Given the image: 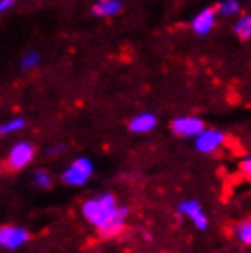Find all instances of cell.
<instances>
[{
	"instance_id": "1",
	"label": "cell",
	"mask_w": 251,
	"mask_h": 253,
	"mask_svg": "<svg viewBox=\"0 0 251 253\" xmlns=\"http://www.w3.org/2000/svg\"><path fill=\"white\" fill-rule=\"evenodd\" d=\"M83 216L94 226L103 239H112L125 228L128 209L125 206H118L116 196L110 193L90 198L83 204Z\"/></svg>"
},
{
	"instance_id": "2",
	"label": "cell",
	"mask_w": 251,
	"mask_h": 253,
	"mask_svg": "<svg viewBox=\"0 0 251 253\" xmlns=\"http://www.w3.org/2000/svg\"><path fill=\"white\" fill-rule=\"evenodd\" d=\"M170 130L178 138L196 139L206 130V123L198 116H178V118L170 121Z\"/></svg>"
},
{
	"instance_id": "3",
	"label": "cell",
	"mask_w": 251,
	"mask_h": 253,
	"mask_svg": "<svg viewBox=\"0 0 251 253\" xmlns=\"http://www.w3.org/2000/svg\"><path fill=\"white\" fill-rule=\"evenodd\" d=\"M94 172V165L88 158H77L76 162H72L70 167L63 172V182L66 185L77 187V185H84L90 180Z\"/></svg>"
},
{
	"instance_id": "4",
	"label": "cell",
	"mask_w": 251,
	"mask_h": 253,
	"mask_svg": "<svg viewBox=\"0 0 251 253\" xmlns=\"http://www.w3.org/2000/svg\"><path fill=\"white\" fill-rule=\"evenodd\" d=\"M227 141V136L218 128H206L204 132L195 139L196 151L202 154H214L224 149Z\"/></svg>"
},
{
	"instance_id": "5",
	"label": "cell",
	"mask_w": 251,
	"mask_h": 253,
	"mask_svg": "<svg viewBox=\"0 0 251 253\" xmlns=\"http://www.w3.org/2000/svg\"><path fill=\"white\" fill-rule=\"evenodd\" d=\"M178 213L182 216H185L189 222H193V226L196 229H208L209 226V218L206 215V211L202 209L200 202H196V200H183V202L178 204Z\"/></svg>"
},
{
	"instance_id": "6",
	"label": "cell",
	"mask_w": 251,
	"mask_h": 253,
	"mask_svg": "<svg viewBox=\"0 0 251 253\" xmlns=\"http://www.w3.org/2000/svg\"><path fill=\"white\" fill-rule=\"evenodd\" d=\"M35 156V149L30 141H19L17 145L9 151V156H7V167L9 169H22L30 164Z\"/></svg>"
},
{
	"instance_id": "7",
	"label": "cell",
	"mask_w": 251,
	"mask_h": 253,
	"mask_svg": "<svg viewBox=\"0 0 251 253\" xmlns=\"http://www.w3.org/2000/svg\"><path fill=\"white\" fill-rule=\"evenodd\" d=\"M216 19H218V13H216V7H204L196 13L193 20H191V30L196 33V35H208L211 33L214 26H216Z\"/></svg>"
},
{
	"instance_id": "8",
	"label": "cell",
	"mask_w": 251,
	"mask_h": 253,
	"mask_svg": "<svg viewBox=\"0 0 251 253\" xmlns=\"http://www.w3.org/2000/svg\"><path fill=\"white\" fill-rule=\"evenodd\" d=\"M30 239V233L24 228L17 226H4L0 228V246L6 250H17Z\"/></svg>"
},
{
	"instance_id": "9",
	"label": "cell",
	"mask_w": 251,
	"mask_h": 253,
	"mask_svg": "<svg viewBox=\"0 0 251 253\" xmlns=\"http://www.w3.org/2000/svg\"><path fill=\"white\" fill-rule=\"evenodd\" d=\"M158 125V118L152 112H141L136 118H132L128 123V128L136 134H147L154 130V126Z\"/></svg>"
},
{
	"instance_id": "10",
	"label": "cell",
	"mask_w": 251,
	"mask_h": 253,
	"mask_svg": "<svg viewBox=\"0 0 251 253\" xmlns=\"http://www.w3.org/2000/svg\"><path fill=\"white\" fill-rule=\"evenodd\" d=\"M121 9H123V2L120 0H101L92 6V13L97 17H114L121 13Z\"/></svg>"
},
{
	"instance_id": "11",
	"label": "cell",
	"mask_w": 251,
	"mask_h": 253,
	"mask_svg": "<svg viewBox=\"0 0 251 253\" xmlns=\"http://www.w3.org/2000/svg\"><path fill=\"white\" fill-rule=\"evenodd\" d=\"M233 235L242 246L251 248V218H244V220L237 222L233 226Z\"/></svg>"
},
{
	"instance_id": "12",
	"label": "cell",
	"mask_w": 251,
	"mask_h": 253,
	"mask_svg": "<svg viewBox=\"0 0 251 253\" xmlns=\"http://www.w3.org/2000/svg\"><path fill=\"white\" fill-rule=\"evenodd\" d=\"M233 32L240 41L251 39V13H242L233 24Z\"/></svg>"
},
{
	"instance_id": "13",
	"label": "cell",
	"mask_w": 251,
	"mask_h": 253,
	"mask_svg": "<svg viewBox=\"0 0 251 253\" xmlns=\"http://www.w3.org/2000/svg\"><path fill=\"white\" fill-rule=\"evenodd\" d=\"M240 11H242V4L239 0H222L216 6V13L220 17H235V15L240 17Z\"/></svg>"
},
{
	"instance_id": "14",
	"label": "cell",
	"mask_w": 251,
	"mask_h": 253,
	"mask_svg": "<svg viewBox=\"0 0 251 253\" xmlns=\"http://www.w3.org/2000/svg\"><path fill=\"white\" fill-rule=\"evenodd\" d=\"M22 126H24V120L22 118H15V120L6 121V123H0V136H7V134L17 132Z\"/></svg>"
},
{
	"instance_id": "15",
	"label": "cell",
	"mask_w": 251,
	"mask_h": 253,
	"mask_svg": "<svg viewBox=\"0 0 251 253\" xmlns=\"http://www.w3.org/2000/svg\"><path fill=\"white\" fill-rule=\"evenodd\" d=\"M239 172L244 180L251 182V154H246L244 158L239 162Z\"/></svg>"
},
{
	"instance_id": "16",
	"label": "cell",
	"mask_w": 251,
	"mask_h": 253,
	"mask_svg": "<svg viewBox=\"0 0 251 253\" xmlns=\"http://www.w3.org/2000/svg\"><path fill=\"white\" fill-rule=\"evenodd\" d=\"M37 63H39L37 51H28L24 57H22V61H20L22 68H33V66H37Z\"/></svg>"
},
{
	"instance_id": "17",
	"label": "cell",
	"mask_w": 251,
	"mask_h": 253,
	"mask_svg": "<svg viewBox=\"0 0 251 253\" xmlns=\"http://www.w3.org/2000/svg\"><path fill=\"white\" fill-rule=\"evenodd\" d=\"M33 180H35V184H37L39 187H50L51 185V178L46 171H37L35 176H33Z\"/></svg>"
},
{
	"instance_id": "18",
	"label": "cell",
	"mask_w": 251,
	"mask_h": 253,
	"mask_svg": "<svg viewBox=\"0 0 251 253\" xmlns=\"http://www.w3.org/2000/svg\"><path fill=\"white\" fill-rule=\"evenodd\" d=\"M11 6H13V0H0V13H4Z\"/></svg>"
},
{
	"instance_id": "19",
	"label": "cell",
	"mask_w": 251,
	"mask_h": 253,
	"mask_svg": "<svg viewBox=\"0 0 251 253\" xmlns=\"http://www.w3.org/2000/svg\"><path fill=\"white\" fill-rule=\"evenodd\" d=\"M64 151V145H55V147H51L50 151V154H59V152H63Z\"/></svg>"
}]
</instances>
